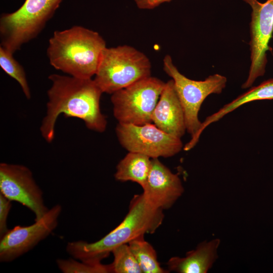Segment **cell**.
Here are the masks:
<instances>
[{"mask_svg": "<svg viewBox=\"0 0 273 273\" xmlns=\"http://www.w3.org/2000/svg\"><path fill=\"white\" fill-rule=\"evenodd\" d=\"M273 100V78L266 80L257 86H253L231 102L225 104L217 112L207 117L201 123L196 133L188 142L190 148H194L198 143L204 130L213 123L219 121L225 115L247 103L259 100Z\"/></svg>", "mask_w": 273, "mask_h": 273, "instance_id": "15", "label": "cell"}, {"mask_svg": "<svg viewBox=\"0 0 273 273\" xmlns=\"http://www.w3.org/2000/svg\"><path fill=\"white\" fill-rule=\"evenodd\" d=\"M151 64L142 52L127 46L106 47L94 81L102 92L113 93L151 76Z\"/></svg>", "mask_w": 273, "mask_h": 273, "instance_id": "4", "label": "cell"}, {"mask_svg": "<svg viewBox=\"0 0 273 273\" xmlns=\"http://www.w3.org/2000/svg\"><path fill=\"white\" fill-rule=\"evenodd\" d=\"M114 256L111 263L112 272L143 273L128 244L121 245L112 252Z\"/></svg>", "mask_w": 273, "mask_h": 273, "instance_id": "19", "label": "cell"}, {"mask_svg": "<svg viewBox=\"0 0 273 273\" xmlns=\"http://www.w3.org/2000/svg\"><path fill=\"white\" fill-rule=\"evenodd\" d=\"M252 9L250 23V66L248 77L242 85L251 87L256 79L264 75L267 63V52L273 33V0L260 3L258 0H243Z\"/></svg>", "mask_w": 273, "mask_h": 273, "instance_id": "9", "label": "cell"}, {"mask_svg": "<svg viewBox=\"0 0 273 273\" xmlns=\"http://www.w3.org/2000/svg\"><path fill=\"white\" fill-rule=\"evenodd\" d=\"M140 236L128 243L143 273H166L168 270L161 267L157 259V253L153 247Z\"/></svg>", "mask_w": 273, "mask_h": 273, "instance_id": "17", "label": "cell"}, {"mask_svg": "<svg viewBox=\"0 0 273 273\" xmlns=\"http://www.w3.org/2000/svg\"><path fill=\"white\" fill-rule=\"evenodd\" d=\"M152 122L164 132L180 139L187 131L184 109L172 79L165 82L153 111Z\"/></svg>", "mask_w": 273, "mask_h": 273, "instance_id": "13", "label": "cell"}, {"mask_svg": "<svg viewBox=\"0 0 273 273\" xmlns=\"http://www.w3.org/2000/svg\"><path fill=\"white\" fill-rule=\"evenodd\" d=\"M13 55L10 51L1 46L0 66L8 75L19 83L26 98L30 99L31 93L24 70L13 57Z\"/></svg>", "mask_w": 273, "mask_h": 273, "instance_id": "18", "label": "cell"}, {"mask_svg": "<svg viewBox=\"0 0 273 273\" xmlns=\"http://www.w3.org/2000/svg\"><path fill=\"white\" fill-rule=\"evenodd\" d=\"M106 42L96 31L80 26L56 31L50 38L47 55L50 64L73 77L95 75Z\"/></svg>", "mask_w": 273, "mask_h": 273, "instance_id": "3", "label": "cell"}, {"mask_svg": "<svg viewBox=\"0 0 273 273\" xmlns=\"http://www.w3.org/2000/svg\"><path fill=\"white\" fill-rule=\"evenodd\" d=\"M58 268L64 273H109L112 272L111 265L92 264L80 262L73 258L58 259Z\"/></svg>", "mask_w": 273, "mask_h": 273, "instance_id": "20", "label": "cell"}, {"mask_svg": "<svg viewBox=\"0 0 273 273\" xmlns=\"http://www.w3.org/2000/svg\"><path fill=\"white\" fill-rule=\"evenodd\" d=\"M143 190L146 200L163 210L171 208L184 192L178 175L172 173L158 158L152 159L150 170Z\"/></svg>", "mask_w": 273, "mask_h": 273, "instance_id": "12", "label": "cell"}, {"mask_svg": "<svg viewBox=\"0 0 273 273\" xmlns=\"http://www.w3.org/2000/svg\"><path fill=\"white\" fill-rule=\"evenodd\" d=\"M163 211L151 204L143 193L135 195L130 202L126 215L114 229L95 242H69L66 251L80 261L101 263L116 247L128 244L140 236L154 233L163 222Z\"/></svg>", "mask_w": 273, "mask_h": 273, "instance_id": "2", "label": "cell"}, {"mask_svg": "<svg viewBox=\"0 0 273 273\" xmlns=\"http://www.w3.org/2000/svg\"><path fill=\"white\" fill-rule=\"evenodd\" d=\"M137 7L141 9H152L161 4L171 0H134Z\"/></svg>", "mask_w": 273, "mask_h": 273, "instance_id": "22", "label": "cell"}, {"mask_svg": "<svg viewBox=\"0 0 273 273\" xmlns=\"http://www.w3.org/2000/svg\"><path fill=\"white\" fill-rule=\"evenodd\" d=\"M163 63L164 71L173 80L184 109L186 129L192 137L201 125L198 114L203 102L211 94L221 93L226 86L227 78L222 75L214 74L204 80H192L178 71L170 55L164 57Z\"/></svg>", "mask_w": 273, "mask_h": 273, "instance_id": "6", "label": "cell"}, {"mask_svg": "<svg viewBox=\"0 0 273 273\" xmlns=\"http://www.w3.org/2000/svg\"><path fill=\"white\" fill-rule=\"evenodd\" d=\"M61 211L62 206L57 204L33 224L17 225L9 230L0 238L1 262H9L15 260L49 236L57 226Z\"/></svg>", "mask_w": 273, "mask_h": 273, "instance_id": "11", "label": "cell"}, {"mask_svg": "<svg viewBox=\"0 0 273 273\" xmlns=\"http://www.w3.org/2000/svg\"><path fill=\"white\" fill-rule=\"evenodd\" d=\"M151 160L143 154L129 152L117 164L114 177L120 181L136 183L143 188L150 170Z\"/></svg>", "mask_w": 273, "mask_h": 273, "instance_id": "16", "label": "cell"}, {"mask_svg": "<svg viewBox=\"0 0 273 273\" xmlns=\"http://www.w3.org/2000/svg\"><path fill=\"white\" fill-rule=\"evenodd\" d=\"M165 82L151 76L112 94L113 114L118 123L144 125L152 115Z\"/></svg>", "mask_w": 273, "mask_h": 273, "instance_id": "7", "label": "cell"}, {"mask_svg": "<svg viewBox=\"0 0 273 273\" xmlns=\"http://www.w3.org/2000/svg\"><path fill=\"white\" fill-rule=\"evenodd\" d=\"M12 202L0 193V238L9 231L7 218L12 207Z\"/></svg>", "mask_w": 273, "mask_h": 273, "instance_id": "21", "label": "cell"}, {"mask_svg": "<svg viewBox=\"0 0 273 273\" xmlns=\"http://www.w3.org/2000/svg\"><path fill=\"white\" fill-rule=\"evenodd\" d=\"M49 78L52 84L48 90L47 113L40 128L47 142L54 140L56 122L61 114L80 119L90 130L105 131L107 120L100 109L103 92L94 79L57 74L50 75Z\"/></svg>", "mask_w": 273, "mask_h": 273, "instance_id": "1", "label": "cell"}, {"mask_svg": "<svg viewBox=\"0 0 273 273\" xmlns=\"http://www.w3.org/2000/svg\"><path fill=\"white\" fill-rule=\"evenodd\" d=\"M62 0H25L13 13L0 18L1 46L12 54L35 38Z\"/></svg>", "mask_w": 273, "mask_h": 273, "instance_id": "5", "label": "cell"}, {"mask_svg": "<svg viewBox=\"0 0 273 273\" xmlns=\"http://www.w3.org/2000/svg\"><path fill=\"white\" fill-rule=\"evenodd\" d=\"M116 133L121 145L128 152L141 153L152 159L172 157L184 148L180 138L164 132L151 123H118Z\"/></svg>", "mask_w": 273, "mask_h": 273, "instance_id": "8", "label": "cell"}, {"mask_svg": "<svg viewBox=\"0 0 273 273\" xmlns=\"http://www.w3.org/2000/svg\"><path fill=\"white\" fill-rule=\"evenodd\" d=\"M219 239L205 241L195 249L188 251L184 257H171L167 262L168 270L178 273H206L218 258Z\"/></svg>", "mask_w": 273, "mask_h": 273, "instance_id": "14", "label": "cell"}, {"mask_svg": "<svg viewBox=\"0 0 273 273\" xmlns=\"http://www.w3.org/2000/svg\"><path fill=\"white\" fill-rule=\"evenodd\" d=\"M0 193L32 211L34 221L41 219L49 210L44 204L42 191L31 170L24 165L0 164Z\"/></svg>", "mask_w": 273, "mask_h": 273, "instance_id": "10", "label": "cell"}]
</instances>
